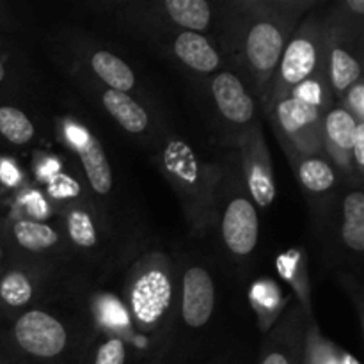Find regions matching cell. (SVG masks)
<instances>
[{"label": "cell", "mask_w": 364, "mask_h": 364, "mask_svg": "<svg viewBox=\"0 0 364 364\" xmlns=\"http://www.w3.org/2000/svg\"><path fill=\"white\" fill-rule=\"evenodd\" d=\"M124 301L132 323L153 358H164L176 331L178 265L174 259L159 251L139 258L128 272Z\"/></svg>", "instance_id": "obj_2"}, {"label": "cell", "mask_w": 364, "mask_h": 364, "mask_svg": "<svg viewBox=\"0 0 364 364\" xmlns=\"http://www.w3.org/2000/svg\"><path fill=\"white\" fill-rule=\"evenodd\" d=\"M326 21V75L333 98H340L363 80V18L348 13L343 2L334 6Z\"/></svg>", "instance_id": "obj_8"}, {"label": "cell", "mask_w": 364, "mask_h": 364, "mask_svg": "<svg viewBox=\"0 0 364 364\" xmlns=\"http://www.w3.org/2000/svg\"><path fill=\"white\" fill-rule=\"evenodd\" d=\"M208 102L220 124V130L235 142L259 123L256 98L244 78L231 70H220L206 80Z\"/></svg>", "instance_id": "obj_11"}, {"label": "cell", "mask_w": 364, "mask_h": 364, "mask_svg": "<svg viewBox=\"0 0 364 364\" xmlns=\"http://www.w3.org/2000/svg\"><path fill=\"white\" fill-rule=\"evenodd\" d=\"M336 347L327 343L323 338H320L315 326H309L308 340H306V361L304 364H359L352 355L341 354Z\"/></svg>", "instance_id": "obj_26"}, {"label": "cell", "mask_w": 364, "mask_h": 364, "mask_svg": "<svg viewBox=\"0 0 364 364\" xmlns=\"http://www.w3.org/2000/svg\"><path fill=\"white\" fill-rule=\"evenodd\" d=\"M215 20V6L206 0H159L130 2L119 6L117 21L127 31L142 36L151 43L174 32H206Z\"/></svg>", "instance_id": "obj_7"}, {"label": "cell", "mask_w": 364, "mask_h": 364, "mask_svg": "<svg viewBox=\"0 0 364 364\" xmlns=\"http://www.w3.org/2000/svg\"><path fill=\"white\" fill-rule=\"evenodd\" d=\"M2 240L11 258L48 270H57L71 251L57 228L27 215L9 217L2 226Z\"/></svg>", "instance_id": "obj_10"}, {"label": "cell", "mask_w": 364, "mask_h": 364, "mask_svg": "<svg viewBox=\"0 0 364 364\" xmlns=\"http://www.w3.org/2000/svg\"><path fill=\"white\" fill-rule=\"evenodd\" d=\"M59 223L68 247L77 255L95 258L109 240L105 217L91 199L73 198L60 203Z\"/></svg>", "instance_id": "obj_16"}, {"label": "cell", "mask_w": 364, "mask_h": 364, "mask_svg": "<svg viewBox=\"0 0 364 364\" xmlns=\"http://www.w3.org/2000/svg\"><path fill=\"white\" fill-rule=\"evenodd\" d=\"M7 80V66L2 59H0V85Z\"/></svg>", "instance_id": "obj_30"}, {"label": "cell", "mask_w": 364, "mask_h": 364, "mask_svg": "<svg viewBox=\"0 0 364 364\" xmlns=\"http://www.w3.org/2000/svg\"><path fill=\"white\" fill-rule=\"evenodd\" d=\"M127 340L116 333H103L87 338L77 364H127Z\"/></svg>", "instance_id": "obj_24"}, {"label": "cell", "mask_w": 364, "mask_h": 364, "mask_svg": "<svg viewBox=\"0 0 364 364\" xmlns=\"http://www.w3.org/2000/svg\"><path fill=\"white\" fill-rule=\"evenodd\" d=\"M309 82H327L326 21L323 14L308 13L284 46L276 71L259 98L265 110Z\"/></svg>", "instance_id": "obj_5"}, {"label": "cell", "mask_w": 364, "mask_h": 364, "mask_svg": "<svg viewBox=\"0 0 364 364\" xmlns=\"http://www.w3.org/2000/svg\"><path fill=\"white\" fill-rule=\"evenodd\" d=\"M146 364H167V361L164 358H153V359H149Z\"/></svg>", "instance_id": "obj_31"}, {"label": "cell", "mask_w": 364, "mask_h": 364, "mask_svg": "<svg viewBox=\"0 0 364 364\" xmlns=\"http://www.w3.org/2000/svg\"><path fill=\"white\" fill-rule=\"evenodd\" d=\"M0 364H7L6 361H4V359H0Z\"/></svg>", "instance_id": "obj_32"}, {"label": "cell", "mask_w": 364, "mask_h": 364, "mask_svg": "<svg viewBox=\"0 0 364 364\" xmlns=\"http://www.w3.org/2000/svg\"><path fill=\"white\" fill-rule=\"evenodd\" d=\"M297 180L311 199H320L329 194L338 183V173L326 155L299 156L290 160Z\"/></svg>", "instance_id": "obj_22"}, {"label": "cell", "mask_w": 364, "mask_h": 364, "mask_svg": "<svg viewBox=\"0 0 364 364\" xmlns=\"http://www.w3.org/2000/svg\"><path fill=\"white\" fill-rule=\"evenodd\" d=\"M313 0H244L223 6V32L217 45L240 70L262 98L276 71L284 46L309 9Z\"/></svg>", "instance_id": "obj_1"}, {"label": "cell", "mask_w": 364, "mask_h": 364, "mask_svg": "<svg viewBox=\"0 0 364 364\" xmlns=\"http://www.w3.org/2000/svg\"><path fill=\"white\" fill-rule=\"evenodd\" d=\"M166 59L180 70L208 78L224 70V53L215 39L201 32L181 31L155 43Z\"/></svg>", "instance_id": "obj_17"}, {"label": "cell", "mask_w": 364, "mask_h": 364, "mask_svg": "<svg viewBox=\"0 0 364 364\" xmlns=\"http://www.w3.org/2000/svg\"><path fill=\"white\" fill-rule=\"evenodd\" d=\"M53 284V270L9 258L0 269V316L13 318L45 301Z\"/></svg>", "instance_id": "obj_13"}, {"label": "cell", "mask_w": 364, "mask_h": 364, "mask_svg": "<svg viewBox=\"0 0 364 364\" xmlns=\"http://www.w3.org/2000/svg\"><path fill=\"white\" fill-rule=\"evenodd\" d=\"M352 160H354L355 173H358L359 180H361L363 171H364V123L359 124L358 132H355L354 149H352Z\"/></svg>", "instance_id": "obj_28"}, {"label": "cell", "mask_w": 364, "mask_h": 364, "mask_svg": "<svg viewBox=\"0 0 364 364\" xmlns=\"http://www.w3.org/2000/svg\"><path fill=\"white\" fill-rule=\"evenodd\" d=\"M57 130H59L64 144L75 153L80 162L82 173H84L92 194H96L98 198H107L112 194V167H110L109 156L98 137L85 124L78 123L71 117H59Z\"/></svg>", "instance_id": "obj_15"}, {"label": "cell", "mask_w": 364, "mask_h": 364, "mask_svg": "<svg viewBox=\"0 0 364 364\" xmlns=\"http://www.w3.org/2000/svg\"><path fill=\"white\" fill-rule=\"evenodd\" d=\"M217 288L212 272L203 263L187 259L178 267L176 326L187 333L203 331L213 318Z\"/></svg>", "instance_id": "obj_12"}, {"label": "cell", "mask_w": 364, "mask_h": 364, "mask_svg": "<svg viewBox=\"0 0 364 364\" xmlns=\"http://www.w3.org/2000/svg\"><path fill=\"white\" fill-rule=\"evenodd\" d=\"M263 112L272 124L274 134L288 160L323 155L322 117L327 110H322L304 96L291 92L287 98L267 107Z\"/></svg>", "instance_id": "obj_9"}, {"label": "cell", "mask_w": 364, "mask_h": 364, "mask_svg": "<svg viewBox=\"0 0 364 364\" xmlns=\"http://www.w3.org/2000/svg\"><path fill=\"white\" fill-rule=\"evenodd\" d=\"M84 68L87 73L96 80V84L103 85L112 91L128 92L130 95L137 87V77L135 71L123 57L105 48L89 46L84 53Z\"/></svg>", "instance_id": "obj_20"}, {"label": "cell", "mask_w": 364, "mask_h": 364, "mask_svg": "<svg viewBox=\"0 0 364 364\" xmlns=\"http://www.w3.org/2000/svg\"><path fill=\"white\" fill-rule=\"evenodd\" d=\"M341 107L358 123H364V82L359 80L341 96Z\"/></svg>", "instance_id": "obj_27"}, {"label": "cell", "mask_w": 364, "mask_h": 364, "mask_svg": "<svg viewBox=\"0 0 364 364\" xmlns=\"http://www.w3.org/2000/svg\"><path fill=\"white\" fill-rule=\"evenodd\" d=\"M220 167L223 176L213 228L219 231L224 255L235 263H247L259 242L258 208L247 194L238 162H228Z\"/></svg>", "instance_id": "obj_6"}, {"label": "cell", "mask_w": 364, "mask_h": 364, "mask_svg": "<svg viewBox=\"0 0 364 364\" xmlns=\"http://www.w3.org/2000/svg\"><path fill=\"white\" fill-rule=\"evenodd\" d=\"M156 164L176 194L192 233L203 235L212 230L223 167L203 160L188 142L176 135H167L160 142Z\"/></svg>", "instance_id": "obj_3"}, {"label": "cell", "mask_w": 364, "mask_h": 364, "mask_svg": "<svg viewBox=\"0 0 364 364\" xmlns=\"http://www.w3.org/2000/svg\"><path fill=\"white\" fill-rule=\"evenodd\" d=\"M0 137L13 146H28L36 139V127L25 110L0 105Z\"/></svg>", "instance_id": "obj_25"}, {"label": "cell", "mask_w": 364, "mask_h": 364, "mask_svg": "<svg viewBox=\"0 0 364 364\" xmlns=\"http://www.w3.org/2000/svg\"><path fill=\"white\" fill-rule=\"evenodd\" d=\"M341 242L355 256L364 252V194L361 188L347 192L341 203Z\"/></svg>", "instance_id": "obj_23"}, {"label": "cell", "mask_w": 364, "mask_h": 364, "mask_svg": "<svg viewBox=\"0 0 364 364\" xmlns=\"http://www.w3.org/2000/svg\"><path fill=\"white\" fill-rule=\"evenodd\" d=\"M100 105L128 134L144 135L151 128L149 110L128 92L103 89L100 95Z\"/></svg>", "instance_id": "obj_21"}, {"label": "cell", "mask_w": 364, "mask_h": 364, "mask_svg": "<svg viewBox=\"0 0 364 364\" xmlns=\"http://www.w3.org/2000/svg\"><path fill=\"white\" fill-rule=\"evenodd\" d=\"M9 320L7 345L39 364H77L87 341L73 320L41 306Z\"/></svg>", "instance_id": "obj_4"}, {"label": "cell", "mask_w": 364, "mask_h": 364, "mask_svg": "<svg viewBox=\"0 0 364 364\" xmlns=\"http://www.w3.org/2000/svg\"><path fill=\"white\" fill-rule=\"evenodd\" d=\"M238 151V167L247 194L258 210H267L276 199L272 159L265 142L262 124H255L235 142Z\"/></svg>", "instance_id": "obj_14"}, {"label": "cell", "mask_w": 364, "mask_h": 364, "mask_svg": "<svg viewBox=\"0 0 364 364\" xmlns=\"http://www.w3.org/2000/svg\"><path fill=\"white\" fill-rule=\"evenodd\" d=\"M363 123H358L341 105H333L327 109L322 117V144L323 155L329 159L336 173L340 171L345 178H358L352 149H354L355 132Z\"/></svg>", "instance_id": "obj_19"}, {"label": "cell", "mask_w": 364, "mask_h": 364, "mask_svg": "<svg viewBox=\"0 0 364 364\" xmlns=\"http://www.w3.org/2000/svg\"><path fill=\"white\" fill-rule=\"evenodd\" d=\"M14 27V18L11 14L9 7L4 2H0V28H6V31H11Z\"/></svg>", "instance_id": "obj_29"}, {"label": "cell", "mask_w": 364, "mask_h": 364, "mask_svg": "<svg viewBox=\"0 0 364 364\" xmlns=\"http://www.w3.org/2000/svg\"><path fill=\"white\" fill-rule=\"evenodd\" d=\"M309 326L304 306H290L267 333L258 364H304Z\"/></svg>", "instance_id": "obj_18"}]
</instances>
